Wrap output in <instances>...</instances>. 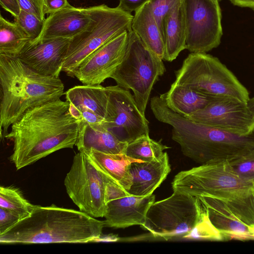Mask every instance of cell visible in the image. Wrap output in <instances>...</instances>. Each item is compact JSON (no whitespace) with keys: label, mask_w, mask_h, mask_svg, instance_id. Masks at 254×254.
Returning a JSON list of instances; mask_svg holds the SVG:
<instances>
[{"label":"cell","mask_w":254,"mask_h":254,"mask_svg":"<svg viewBox=\"0 0 254 254\" xmlns=\"http://www.w3.org/2000/svg\"><path fill=\"white\" fill-rule=\"evenodd\" d=\"M109 180L112 181L98 169L87 153L79 151L73 157L64 185L79 210L94 218L104 217L107 208L105 183Z\"/></svg>","instance_id":"30bf717a"},{"label":"cell","mask_w":254,"mask_h":254,"mask_svg":"<svg viewBox=\"0 0 254 254\" xmlns=\"http://www.w3.org/2000/svg\"><path fill=\"white\" fill-rule=\"evenodd\" d=\"M235 5L250 8L254 10V0H229Z\"/></svg>","instance_id":"f35d334b"},{"label":"cell","mask_w":254,"mask_h":254,"mask_svg":"<svg viewBox=\"0 0 254 254\" xmlns=\"http://www.w3.org/2000/svg\"><path fill=\"white\" fill-rule=\"evenodd\" d=\"M218 0L219 1H221V0Z\"/></svg>","instance_id":"b9f144b4"},{"label":"cell","mask_w":254,"mask_h":254,"mask_svg":"<svg viewBox=\"0 0 254 254\" xmlns=\"http://www.w3.org/2000/svg\"><path fill=\"white\" fill-rule=\"evenodd\" d=\"M61 98L26 111L12 124L5 138L13 143L9 160L18 170L50 154L75 145L78 121Z\"/></svg>","instance_id":"6da1fadb"},{"label":"cell","mask_w":254,"mask_h":254,"mask_svg":"<svg viewBox=\"0 0 254 254\" xmlns=\"http://www.w3.org/2000/svg\"><path fill=\"white\" fill-rule=\"evenodd\" d=\"M251 232H252V233L253 234V235H254V228L253 229H251Z\"/></svg>","instance_id":"60d3db41"},{"label":"cell","mask_w":254,"mask_h":254,"mask_svg":"<svg viewBox=\"0 0 254 254\" xmlns=\"http://www.w3.org/2000/svg\"><path fill=\"white\" fill-rule=\"evenodd\" d=\"M21 219L15 212L0 207V234L11 228Z\"/></svg>","instance_id":"836d02e7"},{"label":"cell","mask_w":254,"mask_h":254,"mask_svg":"<svg viewBox=\"0 0 254 254\" xmlns=\"http://www.w3.org/2000/svg\"><path fill=\"white\" fill-rule=\"evenodd\" d=\"M131 29L150 51L163 60L165 52L163 34L147 1L135 11Z\"/></svg>","instance_id":"cb8c5ba5"},{"label":"cell","mask_w":254,"mask_h":254,"mask_svg":"<svg viewBox=\"0 0 254 254\" xmlns=\"http://www.w3.org/2000/svg\"><path fill=\"white\" fill-rule=\"evenodd\" d=\"M78 121L75 146L78 151L93 149L107 154H125L128 142L121 140L103 124H90Z\"/></svg>","instance_id":"ffe728a7"},{"label":"cell","mask_w":254,"mask_h":254,"mask_svg":"<svg viewBox=\"0 0 254 254\" xmlns=\"http://www.w3.org/2000/svg\"><path fill=\"white\" fill-rule=\"evenodd\" d=\"M229 164L238 176L254 185V154Z\"/></svg>","instance_id":"1f68e13d"},{"label":"cell","mask_w":254,"mask_h":254,"mask_svg":"<svg viewBox=\"0 0 254 254\" xmlns=\"http://www.w3.org/2000/svg\"><path fill=\"white\" fill-rule=\"evenodd\" d=\"M203 209L198 197L174 192L150 206L141 227L155 238H184L199 222Z\"/></svg>","instance_id":"9c48e42d"},{"label":"cell","mask_w":254,"mask_h":254,"mask_svg":"<svg viewBox=\"0 0 254 254\" xmlns=\"http://www.w3.org/2000/svg\"><path fill=\"white\" fill-rule=\"evenodd\" d=\"M70 5L67 0H43L45 14L54 13Z\"/></svg>","instance_id":"d590c367"},{"label":"cell","mask_w":254,"mask_h":254,"mask_svg":"<svg viewBox=\"0 0 254 254\" xmlns=\"http://www.w3.org/2000/svg\"><path fill=\"white\" fill-rule=\"evenodd\" d=\"M20 9L45 20L43 10V0H17Z\"/></svg>","instance_id":"d6a6232c"},{"label":"cell","mask_w":254,"mask_h":254,"mask_svg":"<svg viewBox=\"0 0 254 254\" xmlns=\"http://www.w3.org/2000/svg\"><path fill=\"white\" fill-rule=\"evenodd\" d=\"M198 197L205 207L210 221L220 231L223 241L254 240L250 228L236 217L223 202L208 196Z\"/></svg>","instance_id":"d6986e66"},{"label":"cell","mask_w":254,"mask_h":254,"mask_svg":"<svg viewBox=\"0 0 254 254\" xmlns=\"http://www.w3.org/2000/svg\"><path fill=\"white\" fill-rule=\"evenodd\" d=\"M165 52L163 60L172 62L187 49V29L182 0L168 14L163 27Z\"/></svg>","instance_id":"603a6c76"},{"label":"cell","mask_w":254,"mask_h":254,"mask_svg":"<svg viewBox=\"0 0 254 254\" xmlns=\"http://www.w3.org/2000/svg\"><path fill=\"white\" fill-rule=\"evenodd\" d=\"M160 96L170 109L183 116L203 109L215 98L173 83L167 92Z\"/></svg>","instance_id":"d4e9b609"},{"label":"cell","mask_w":254,"mask_h":254,"mask_svg":"<svg viewBox=\"0 0 254 254\" xmlns=\"http://www.w3.org/2000/svg\"><path fill=\"white\" fill-rule=\"evenodd\" d=\"M72 115L82 110H89L105 118L108 95L106 87L101 84L76 85L65 93Z\"/></svg>","instance_id":"44dd1931"},{"label":"cell","mask_w":254,"mask_h":254,"mask_svg":"<svg viewBox=\"0 0 254 254\" xmlns=\"http://www.w3.org/2000/svg\"><path fill=\"white\" fill-rule=\"evenodd\" d=\"M203 207L204 209L200 220L193 230L189 234L185 236L184 238L223 241V238L220 231L211 223L204 205Z\"/></svg>","instance_id":"f1b7e54d"},{"label":"cell","mask_w":254,"mask_h":254,"mask_svg":"<svg viewBox=\"0 0 254 254\" xmlns=\"http://www.w3.org/2000/svg\"><path fill=\"white\" fill-rule=\"evenodd\" d=\"M31 41L24 31L14 22L0 16V54L17 57Z\"/></svg>","instance_id":"484cf974"},{"label":"cell","mask_w":254,"mask_h":254,"mask_svg":"<svg viewBox=\"0 0 254 254\" xmlns=\"http://www.w3.org/2000/svg\"><path fill=\"white\" fill-rule=\"evenodd\" d=\"M129 31H125L107 41L89 55L74 73L83 84H101L111 78L124 57Z\"/></svg>","instance_id":"5bb4252c"},{"label":"cell","mask_w":254,"mask_h":254,"mask_svg":"<svg viewBox=\"0 0 254 254\" xmlns=\"http://www.w3.org/2000/svg\"><path fill=\"white\" fill-rule=\"evenodd\" d=\"M174 84L185 86L213 98L247 102V89L218 59L206 53H190L175 71Z\"/></svg>","instance_id":"8992f818"},{"label":"cell","mask_w":254,"mask_h":254,"mask_svg":"<svg viewBox=\"0 0 254 254\" xmlns=\"http://www.w3.org/2000/svg\"><path fill=\"white\" fill-rule=\"evenodd\" d=\"M184 117L237 134L254 132V116L247 102L235 98H215L203 109Z\"/></svg>","instance_id":"4fadbf2b"},{"label":"cell","mask_w":254,"mask_h":254,"mask_svg":"<svg viewBox=\"0 0 254 254\" xmlns=\"http://www.w3.org/2000/svg\"><path fill=\"white\" fill-rule=\"evenodd\" d=\"M128 195L130 194L126 190L113 181L109 180L106 182L105 199L107 204L111 200Z\"/></svg>","instance_id":"e575fe53"},{"label":"cell","mask_w":254,"mask_h":254,"mask_svg":"<svg viewBox=\"0 0 254 254\" xmlns=\"http://www.w3.org/2000/svg\"><path fill=\"white\" fill-rule=\"evenodd\" d=\"M71 39L60 38L29 42L17 58L42 74L60 77Z\"/></svg>","instance_id":"9a60e30c"},{"label":"cell","mask_w":254,"mask_h":254,"mask_svg":"<svg viewBox=\"0 0 254 254\" xmlns=\"http://www.w3.org/2000/svg\"><path fill=\"white\" fill-rule=\"evenodd\" d=\"M91 18L88 26L71 39L62 71L73 77L81 63L107 41L131 30L133 16L105 4L87 7Z\"/></svg>","instance_id":"ba28073f"},{"label":"cell","mask_w":254,"mask_h":254,"mask_svg":"<svg viewBox=\"0 0 254 254\" xmlns=\"http://www.w3.org/2000/svg\"><path fill=\"white\" fill-rule=\"evenodd\" d=\"M155 196L128 195L108 202L104 220L105 226L125 228L143 225L148 209L155 202Z\"/></svg>","instance_id":"2e32d148"},{"label":"cell","mask_w":254,"mask_h":254,"mask_svg":"<svg viewBox=\"0 0 254 254\" xmlns=\"http://www.w3.org/2000/svg\"><path fill=\"white\" fill-rule=\"evenodd\" d=\"M104 226V221L80 210L35 205L29 215L0 234V243H87L98 241Z\"/></svg>","instance_id":"3957f363"},{"label":"cell","mask_w":254,"mask_h":254,"mask_svg":"<svg viewBox=\"0 0 254 254\" xmlns=\"http://www.w3.org/2000/svg\"><path fill=\"white\" fill-rule=\"evenodd\" d=\"M165 71L163 60L131 29L123 59L111 78L117 85L133 92L139 109L145 115L153 86Z\"/></svg>","instance_id":"52a82bcc"},{"label":"cell","mask_w":254,"mask_h":254,"mask_svg":"<svg viewBox=\"0 0 254 254\" xmlns=\"http://www.w3.org/2000/svg\"><path fill=\"white\" fill-rule=\"evenodd\" d=\"M181 0H148L152 13L163 34L166 18L174 6Z\"/></svg>","instance_id":"4dcf8cb0"},{"label":"cell","mask_w":254,"mask_h":254,"mask_svg":"<svg viewBox=\"0 0 254 254\" xmlns=\"http://www.w3.org/2000/svg\"><path fill=\"white\" fill-rule=\"evenodd\" d=\"M35 206L24 197L18 189L0 187V207L15 212L21 219L29 215Z\"/></svg>","instance_id":"83f0119b"},{"label":"cell","mask_w":254,"mask_h":254,"mask_svg":"<svg viewBox=\"0 0 254 254\" xmlns=\"http://www.w3.org/2000/svg\"><path fill=\"white\" fill-rule=\"evenodd\" d=\"M187 49L206 53L217 48L223 35L221 10L218 0H182Z\"/></svg>","instance_id":"8fae6325"},{"label":"cell","mask_w":254,"mask_h":254,"mask_svg":"<svg viewBox=\"0 0 254 254\" xmlns=\"http://www.w3.org/2000/svg\"><path fill=\"white\" fill-rule=\"evenodd\" d=\"M150 108L158 121L172 127V138L183 154L198 163H231L254 154V132L239 134L189 119L160 96L151 99Z\"/></svg>","instance_id":"7a4b0ae2"},{"label":"cell","mask_w":254,"mask_h":254,"mask_svg":"<svg viewBox=\"0 0 254 254\" xmlns=\"http://www.w3.org/2000/svg\"><path fill=\"white\" fill-rule=\"evenodd\" d=\"M82 151L90 156L98 169L106 176L128 191L132 183L130 172V164L140 160L130 158L125 154H107L91 149Z\"/></svg>","instance_id":"7402d4cb"},{"label":"cell","mask_w":254,"mask_h":254,"mask_svg":"<svg viewBox=\"0 0 254 254\" xmlns=\"http://www.w3.org/2000/svg\"><path fill=\"white\" fill-rule=\"evenodd\" d=\"M91 21L87 7L70 5L50 14L45 20L40 35L32 42L60 38L72 39L84 31Z\"/></svg>","instance_id":"e0dca14e"},{"label":"cell","mask_w":254,"mask_h":254,"mask_svg":"<svg viewBox=\"0 0 254 254\" xmlns=\"http://www.w3.org/2000/svg\"><path fill=\"white\" fill-rule=\"evenodd\" d=\"M1 6L10 13L15 18L20 11V7L17 0H0Z\"/></svg>","instance_id":"74e56055"},{"label":"cell","mask_w":254,"mask_h":254,"mask_svg":"<svg viewBox=\"0 0 254 254\" xmlns=\"http://www.w3.org/2000/svg\"><path fill=\"white\" fill-rule=\"evenodd\" d=\"M108 102L105 120L111 130H121L120 139L129 143L149 135V122L139 109L133 95L118 85L106 87Z\"/></svg>","instance_id":"7c38bea8"},{"label":"cell","mask_w":254,"mask_h":254,"mask_svg":"<svg viewBox=\"0 0 254 254\" xmlns=\"http://www.w3.org/2000/svg\"><path fill=\"white\" fill-rule=\"evenodd\" d=\"M64 89L60 77L42 74L17 57L0 54L1 139L26 111L61 98Z\"/></svg>","instance_id":"277c9868"},{"label":"cell","mask_w":254,"mask_h":254,"mask_svg":"<svg viewBox=\"0 0 254 254\" xmlns=\"http://www.w3.org/2000/svg\"><path fill=\"white\" fill-rule=\"evenodd\" d=\"M170 171L171 165L166 152L159 158L150 161L133 162L130 166L132 183L127 192L136 196L151 195L165 180Z\"/></svg>","instance_id":"ac0fdd59"},{"label":"cell","mask_w":254,"mask_h":254,"mask_svg":"<svg viewBox=\"0 0 254 254\" xmlns=\"http://www.w3.org/2000/svg\"><path fill=\"white\" fill-rule=\"evenodd\" d=\"M148 0H119L117 6L121 10L131 13L142 6Z\"/></svg>","instance_id":"8d00e7d4"},{"label":"cell","mask_w":254,"mask_h":254,"mask_svg":"<svg viewBox=\"0 0 254 254\" xmlns=\"http://www.w3.org/2000/svg\"><path fill=\"white\" fill-rule=\"evenodd\" d=\"M44 21L34 14L21 9L18 16L14 18V22L27 35L31 40L30 42L38 38L42 32Z\"/></svg>","instance_id":"f546056e"},{"label":"cell","mask_w":254,"mask_h":254,"mask_svg":"<svg viewBox=\"0 0 254 254\" xmlns=\"http://www.w3.org/2000/svg\"><path fill=\"white\" fill-rule=\"evenodd\" d=\"M168 148L160 141H155L149 135H143L128 143L125 154L136 160L148 162L160 157L164 150Z\"/></svg>","instance_id":"4316f807"},{"label":"cell","mask_w":254,"mask_h":254,"mask_svg":"<svg viewBox=\"0 0 254 254\" xmlns=\"http://www.w3.org/2000/svg\"><path fill=\"white\" fill-rule=\"evenodd\" d=\"M173 191L208 196L224 203L247 199L254 185L240 178L227 162L201 165L178 173L172 183Z\"/></svg>","instance_id":"5b68a950"},{"label":"cell","mask_w":254,"mask_h":254,"mask_svg":"<svg viewBox=\"0 0 254 254\" xmlns=\"http://www.w3.org/2000/svg\"><path fill=\"white\" fill-rule=\"evenodd\" d=\"M247 104L250 111L254 116V97L251 98H250Z\"/></svg>","instance_id":"ab89813d"}]
</instances>
